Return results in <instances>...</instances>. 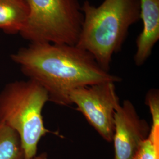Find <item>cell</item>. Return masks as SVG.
Returning a JSON list of instances; mask_svg holds the SVG:
<instances>
[{
	"label": "cell",
	"instance_id": "cell-3",
	"mask_svg": "<svg viewBox=\"0 0 159 159\" xmlns=\"http://www.w3.org/2000/svg\"><path fill=\"white\" fill-rule=\"evenodd\" d=\"M48 102L46 90L30 79L9 83L0 91V123L18 134L24 159L36 156L41 139L51 133L46 129L42 115Z\"/></svg>",
	"mask_w": 159,
	"mask_h": 159
},
{
	"label": "cell",
	"instance_id": "cell-2",
	"mask_svg": "<svg viewBox=\"0 0 159 159\" xmlns=\"http://www.w3.org/2000/svg\"><path fill=\"white\" fill-rule=\"evenodd\" d=\"M81 11L83 21L75 45L110 72L114 54L121 50L131 26L140 19V0H104L98 7L85 0Z\"/></svg>",
	"mask_w": 159,
	"mask_h": 159
},
{
	"label": "cell",
	"instance_id": "cell-1",
	"mask_svg": "<svg viewBox=\"0 0 159 159\" xmlns=\"http://www.w3.org/2000/svg\"><path fill=\"white\" fill-rule=\"evenodd\" d=\"M11 58L28 79L46 90L49 102L59 106L71 105L70 94L80 87L121 81L103 70L90 53L76 45L30 43L12 54Z\"/></svg>",
	"mask_w": 159,
	"mask_h": 159
},
{
	"label": "cell",
	"instance_id": "cell-12",
	"mask_svg": "<svg viewBox=\"0 0 159 159\" xmlns=\"http://www.w3.org/2000/svg\"><path fill=\"white\" fill-rule=\"evenodd\" d=\"M31 159H48V154L46 152L41 153Z\"/></svg>",
	"mask_w": 159,
	"mask_h": 159
},
{
	"label": "cell",
	"instance_id": "cell-7",
	"mask_svg": "<svg viewBox=\"0 0 159 159\" xmlns=\"http://www.w3.org/2000/svg\"><path fill=\"white\" fill-rule=\"evenodd\" d=\"M143 29L136 40L134 61L141 66L152 54L159 39V0H140Z\"/></svg>",
	"mask_w": 159,
	"mask_h": 159
},
{
	"label": "cell",
	"instance_id": "cell-5",
	"mask_svg": "<svg viewBox=\"0 0 159 159\" xmlns=\"http://www.w3.org/2000/svg\"><path fill=\"white\" fill-rule=\"evenodd\" d=\"M69 98L71 104L76 106L98 134L106 142H112L114 114L120 104L115 83L80 87L71 91Z\"/></svg>",
	"mask_w": 159,
	"mask_h": 159
},
{
	"label": "cell",
	"instance_id": "cell-4",
	"mask_svg": "<svg viewBox=\"0 0 159 159\" xmlns=\"http://www.w3.org/2000/svg\"><path fill=\"white\" fill-rule=\"evenodd\" d=\"M27 21L20 34L30 43L75 45L83 21L78 0H25Z\"/></svg>",
	"mask_w": 159,
	"mask_h": 159
},
{
	"label": "cell",
	"instance_id": "cell-9",
	"mask_svg": "<svg viewBox=\"0 0 159 159\" xmlns=\"http://www.w3.org/2000/svg\"><path fill=\"white\" fill-rule=\"evenodd\" d=\"M0 159H24L21 139L16 131L0 123Z\"/></svg>",
	"mask_w": 159,
	"mask_h": 159
},
{
	"label": "cell",
	"instance_id": "cell-8",
	"mask_svg": "<svg viewBox=\"0 0 159 159\" xmlns=\"http://www.w3.org/2000/svg\"><path fill=\"white\" fill-rule=\"evenodd\" d=\"M29 15L25 0H0V29L6 34H20Z\"/></svg>",
	"mask_w": 159,
	"mask_h": 159
},
{
	"label": "cell",
	"instance_id": "cell-6",
	"mask_svg": "<svg viewBox=\"0 0 159 159\" xmlns=\"http://www.w3.org/2000/svg\"><path fill=\"white\" fill-rule=\"evenodd\" d=\"M114 119V159H133L149 136L150 127L129 100L120 104Z\"/></svg>",
	"mask_w": 159,
	"mask_h": 159
},
{
	"label": "cell",
	"instance_id": "cell-10",
	"mask_svg": "<svg viewBox=\"0 0 159 159\" xmlns=\"http://www.w3.org/2000/svg\"><path fill=\"white\" fill-rule=\"evenodd\" d=\"M133 159H159V133L150 131L148 139L143 142Z\"/></svg>",
	"mask_w": 159,
	"mask_h": 159
},
{
	"label": "cell",
	"instance_id": "cell-11",
	"mask_svg": "<svg viewBox=\"0 0 159 159\" xmlns=\"http://www.w3.org/2000/svg\"><path fill=\"white\" fill-rule=\"evenodd\" d=\"M146 103L150 109L152 115V125L150 130L159 131V91L152 89L148 91L146 96Z\"/></svg>",
	"mask_w": 159,
	"mask_h": 159
}]
</instances>
